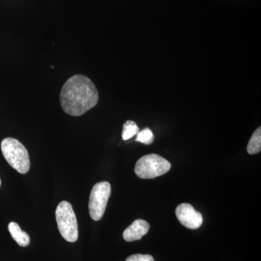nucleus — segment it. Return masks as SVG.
Wrapping results in <instances>:
<instances>
[{
	"label": "nucleus",
	"mask_w": 261,
	"mask_h": 261,
	"mask_svg": "<svg viewBox=\"0 0 261 261\" xmlns=\"http://www.w3.org/2000/svg\"><path fill=\"white\" fill-rule=\"evenodd\" d=\"M171 163L156 154H149L141 158L136 163V174L141 178L149 179L163 176L171 169Z\"/></svg>",
	"instance_id": "4"
},
{
	"label": "nucleus",
	"mask_w": 261,
	"mask_h": 261,
	"mask_svg": "<svg viewBox=\"0 0 261 261\" xmlns=\"http://www.w3.org/2000/svg\"><path fill=\"white\" fill-rule=\"evenodd\" d=\"M149 230V224L146 221L137 219L132 223L128 228L123 231V239L126 242H134L140 240L145 236Z\"/></svg>",
	"instance_id": "7"
},
{
	"label": "nucleus",
	"mask_w": 261,
	"mask_h": 261,
	"mask_svg": "<svg viewBox=\"0 0 261 261\" xmlns=\"http://www.w3.org/2000/svg\"><path fill=\"white\" fill-rule=\"evenodd\" d=\"M57 224L61 236L69 243H75L79 238L78 222L71 204L62 201L56 211Z\"/></svg>",
	"instance_id": "3"
},
{
	"label": "nucleus",
	"mask_w": 261,
	"mask_h": 261,
	"mask_svg": "<svg viewBox=\"0 0 261 261\" xmlns=\"http://www.w3.org/2000/svg\"><path fill=\"white\" fill-rule=\"evenodd\" d=\"M8 230L13 240L20 247H27L30 244V237L28 233L23 231L19 225L15 222H10L8 225Z\"/></svg>",
	"instance_id": "8"
},
{
	"label": "nucleus",
	"mask_w": 261,
	"mask_h": 261,
	"mask_svg": "<svg viewBox=\"0 0 261 261\" xmlns=\"http://www.w3.org/2000/svg\"><path fill=\"white\" fill-rule=\"evenodd\" d=\"M1 149L7 162L18 172L24 174L30 168V159L27 148L21 142L11 137L2 141Z\"/></svg>",
	"instance_id": "2"
},
{
	"label": "nucleus",
	"mask_w": 261,
	"mask_h": 261,
	"mask_svg": "<svg viewBox=\"0 0 261 261\" xmlns=\"http://www.w3.org/2000/svg\"><path fill=\"white\" fill-rule=\"evenodd\" d=\"M0 186H1V179H0Z\"/></svg>",
	"instance_id": "13"
},
{
	"label": "nucleus",
	"mask_w": 261,
	"mask_h": 261,
	"mask_svg": "<svg viewBox=\"0 0 261 261\" xmlns=\"http://www.w3.org/2000/svg\"><path fill=\"white\" fill-rule=\"evenodd\" d=\"M111 195V186L109 182H99L94 185L89 202V214L94 221L102 219Z\"/></svg>",
	"instance_id": "5"
},
{
	"label": "nucleus",
	"mask_w": 261,
	"mask_h": 261,
	"mask_svg": "<svg viewBox=\"0 0 261 261\" xmlns=\"http://www.w3.org/2000/svg\"><path fill=\"white\" fill-rule=\"evenodd\" d=\"M176 217L185 227L190 229H197L202 224V216L200 213L195 211L192 205L181 203L176 207Z\"/></svg>",
	"instance_id": "6"
},
{
	"label": "nucleus",
	"mask_w": 261,
	"mask_h": 261,
	"mask_svg": "<svg viewBox=\"0 0 261 261\" xmlns=\"http://www.w3.org/2000/svg\"><path fill=\"white\" fill-rule=\"evenodd\" d=\"M99 92L88 77L76 74L62 87L60 102L63 111L71 116H81L97 106Z\"/></svg>",
	"instance_id": "1"
},
{
	"label": "nucleus",
	"mask_w": 261,
	"mask_h": 261,
	"mask_svg": "<svg viewBox=\"0 0 261 261\" xmlns=\"http://www.w3.org/2000/svg\"><path fill=\"white\" fill-rule=\"evenodd\" d=\"M247 152L250 154L258 153L261 150V128L259 127L252 134L251 138L248 142L247 148Z\"/></svg>",
	"instance_id": "9"
},
{
	"label": "nucleus",
	"mask_w": 261,
	"mask_h": 261,
	"mask_svg": "<svg viewBox=\"0 0 261 261\" xmlns=\"http://www.w3.org/2000/svg\"><path fill=\"white\" fill-rule=\"evenodd\" d=\"M126 261H154L152 255H142V254H135L127 257Z\"/></svg>",
	"instance_id": "12"
},
{
	"label": "nucleus",
	"mask_w": 261,
	"mask_h": 261,
	"mask_svg": "<svg viewBox=\"0 0 261 261\" xmlns=\"http://www.w3.org/2000/svg\"><path fill=\"white\" fill-rule=\"evenodd\" d=\"M140 132V128L137 123L133 121H127L123 126L122 138L123 140H128L137 135Z\"/></svg>",
	"instance_id": "10"
},
{
	"label": "nucleus",
	"mask_w": 261,
	"mask_h": 261,
	"mask_svg": "<svg viewBox=\"0 0 261 261\" xmlns=\"http://www.w3.org/2000/svg\"><path fill=\"white\" fill-rule=\"evenodd\" d=\"M136 141L145 145H150L154 141L153 133L149 128H144L137 134Z\"/></svg>",
	"instance_id": "11"
}]
</instances>
